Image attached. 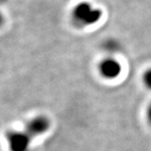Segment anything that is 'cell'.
Segmentation results:
<instances>
[{
    "label": "cell",
    "instance_id": "cell-5",
    "mask_svg": "<svg viewBox=\"0 0 151 151\" xmlns=\"http://www.w3.org/2000/svg\"><path fill=\"white\" fill-rule=\"evenodd\" d=\"M100 48L105 56H117L124 49L123 43L118 38L108 37L104 39L100 45Z\"/></svg>",
    "mask_w": 151,
    "mask_h": 151
},
{
    "label": "cell",
    "instance_id": "cell-1",
    "mask_svg": "<svg viewBox=\"0 0 151 151\" xmlns=\"http://www.w3.org/2000/svg\"><path fill=\"white\" fill-rule=\"evenodd\" d=\"M103 16V10L87 1L79 2L70 11L71 24L79 29L92 27L97 24Z\"/></svg>",
    "mask_w": 151,
    "mask_h": 151
},
{
    "label": "cell",
    "instance_id": "cell-8",
    "mask_svg": "<svg viewBox=\"0 0 151 151\" xmlns=\"http://www.w3.org/2000/svg\"><path fill=\"white\" fill-rule=\"evenodd\" d=\"M4 21H5V18H4V14L2 13V11L0 10V28L4 25Z\"/></svg>",
    "mask_w": 151,
    "mask_h": 151
},
{
    "label": "cell",
    "instance_id": "cell-3",
    "mask_svg": "<svg viewBox=\"0 0 151 151\" xmlns=\"http://www.w3.org/2000/svg\"><path fill=\"white\" fill-rule=\"evenodd\" d=\"M6 140L10 151H28L33 139L24 130H13L7 134Z\"/></svg>",
    "mask_w": 151,
    "mask_h": 151
},
{
    "label": "cell",
    "instance_id": "cell-6",
    "mask_svg": "<svg viewBox=\"0 0 151 151\" xmlns=\"http://www.w3.org/2000/svg\"><path fill=\"white\" fill-rule=\"evenodd\" d=\"M141 82L144 87L151 92V66L143 71L141 75Z\"/></svg>",
    "mask_w": 151,
    "mask_h": 151
},
{
    "label": "cell",
    "instance_id": "cell-4",
    "mask_svg": "<svg viewBox=\"0 0 151 151\" xmlns=\"http://www.w3.org/2000/svg\"><path fill=\"white\" fill-rule=\"evenodd\" d=\"M50 128V119L43 116L39 115L28 121L25 124L24 131L29 135L32 139L45 134Z\"/></svg>",
    "mask_w": 151,
    "mask_h": 151
},
{
    "label": "cell",
    "instance_id": "cell-9",
    "mask_svg": "<svg viewBox=\"0 0 151 151\" xmlns=\"http://www.w3.org/2000/svg\"><path fill=\"white\" fill-rule=\"evenodd\" d=\"M7 1H8V0H0V5H2V4H5Z\"/></svg>",
    "mask_w": 151,
    "mask_h": 151
},
{
    "label": "cell",
    "instance_id": "cell-7",
    "mask_svg": "<svg viewBox=\"0 0 151 151\" xmlns=\"http://www.w3.org/2000/svg\"><path fill=\"white\" fill-rule=\"evenodd\" d=\"M145 117L147 124L151 127V102H150L146 106L145 111Z\"/></svg>",
    "mask_w": 151,
    "mask_h": 151
},
{
    "label": "cell",
    "instance_id": "cell-2",
    "mask_svg": "<svg viewBox=\"0 0 151 151\" xmlns=\"http://www.w3.org/2000/svg\"><path fill=\"white\" fill-rule=\"evenodd\" d=\"M97 72L106 81L118 79L123 72V65L115 56H104L97 64Z\"/></svg>",
    "mask_w": 151,
    "mask_h": 151
}]
</instances>
